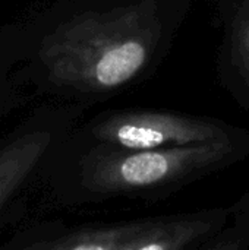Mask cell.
<instances>
[{"label":"cell","mask_w":249,"mask_h":250,"mask_svg":"<svg viewBox=\"0 0 249 250\" xmlns=\"http://www.w3.org/2000/svg\"><path fill=\"white\" fill-rule=\"evenodd\" d=\"M158 28L142 6L88 12L54 29L41 48L48 75L85 91H107L131 82L148 63Z\"/></svg>","instance_id":"cell-1"},{"label":"cell","mask_w":249,"mask_h":250,"mask_svg":"<svg viewBox=\"0 0 249 250\" xmlns=\"http://www.w3.org/2000/svg\"><path fill=\"white\" fill-rule=\"evenodd\" d=\"M230 152L226 139L160 149L107 152L90 160L87 185L97 192H131L163 186L208 168Z\"/></svg>","instance_id":"cell-2"},{"label":"cell","mask_w":249,"mask_h":250,"mask_svg":"<svg viewBox=\"0 0 249 250\" xmlns=\"http://www.w3.org/2000/svg\"><path fill=\"white\" fill-rule=\"evenodd\" d=\"M94 136L113 146L144 151L226 139L222 127L198 119L167 113H123L94 129Z\"/></svg>","instance_id":"cell-3"},{"label":"cell","mask_w":249,"mask_h":250,"mask_svg":"<svg viewBox=\"0 0 249 250\" xmlns=\"http://www.w3.org/2000/svg\"><path fill=\"white\" fill-rule=\"evenodd\" d=\"M210 224L201 220L156 221L76 231L34 249L48 250H178L205 234Z\"/></svg>","instance_id":"cell-4"},{"label":"cell","mask_w":249,"mask_h":250,"mask_svg":"<svg viewBox=\"0 0 249 250\" xmlns=\"http://www.w3.org/2000/svg\"><path fill=\"white\" fill-rule=\"evenodd\" d=\"M48 144L47 132H31L0 148V209L32 173Z\"/></svg>","instance_id":"cell-5"},{"label":"cell","mask_w":249,"mask_h":250,"mask_svg":"<svg viewBox=\"0 0 249 250\" xmlns=\"http://www.w3.org/2000/svg\"><path fill=\"white\" fill-rule=\"evenodd\" d=\"M236 42H238L239 57L249 72V6H245L241 15L238 23V32H236Z\"/></svg>","instance_id":"cell-6"}]
</instances>
